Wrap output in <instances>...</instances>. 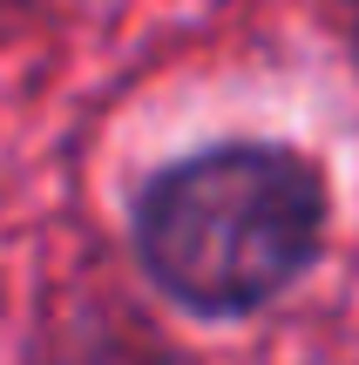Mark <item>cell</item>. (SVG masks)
Wrapping results in <instances>:
<instances>
[{
	"label": "cell",
	"mask_w": 359,
	"mask_h": 365,
	"mask_svg": "<svg viewBox=\"0 0 359 365\" xmlns=\"http://www.w3.org/2000/svg\"><path fill=\"white\" fill-rule=\"evenodd\" d=\"M34 365H190V359L156 331V318L116 298H81L68 318L48 325Z\"/></svg>",
	"instance_id": "7a4b0ae2"
},
{
	"label": "cell",
	"mask_w": 359,
	"mask_h": 365,
	"mask_svg": "<svg viewBox=\"0 0 359 365\" xmlns=\"http://www.w3.org/2000/svg\"><path fill=\"white\" fill-rule=\"evenodd\" d=\"M333 176L305 143L217 135L129 196L136 277L190 325H251L325 264Z\"/></svg>",
	"instance_id": "6da1fadb"
},
{
	"label": "cell",
	"mask_w": 359,
	"mask_h": 365,
	"mask_svg": "<svg viewBox=\"0 0 359 365\" xmlns=\"http://www.w3.org/2000/svg\"><path fill=\"white\" fill-rule=\"evenodd\" d=\"M339 14H346V34H353V48H359V0H339Z\"/></svg>",
	"instance_id": "3957f363"
}]
</instances>
